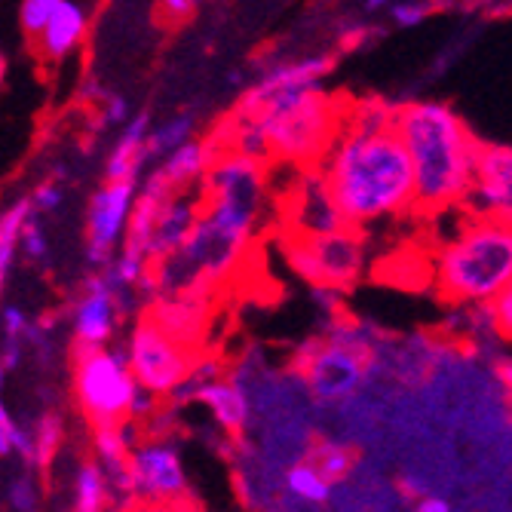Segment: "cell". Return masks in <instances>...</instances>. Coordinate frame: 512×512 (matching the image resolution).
Listing matches in <instances>:
<instances>
[{"instance_id":"6da1fadb","label":"cell","mask_w":512,"mask_h":512,"mask_svg":"<svg viewBox=\"0 0 512 512\" xmlns=\"http://www.w3.org/2000/svg\"><path fill=\"white\" fill-rule=\"evenodd\" d=\"M319 172L353 230L417 212V172L396 126L362 129L344 123Z\"/></svg>"},{"instance_id":"9c48e42d","label":"cell","mask_w":512,"mask_h":512,"mask_svg":"<svg viewBox=\"0 0 512 512\" xmlns=\"http://www.w3.org/2000/svg\"><path fill=\"white\" fill-rule=\"evenodd\" d=\"M283 255L292 273H298L304 283L325 292H347L359 283L365 270V237L353 227L319 237L289 234L283 240Z\"/></svg>"},{"instance_id":"8992f818","label":"cell","mask_w":512,"mask_h":512,"mask_svg":"<svg viewBox=\"0 0 512 512\" xmlns=\"http://www.w3.org/2000/svg\"><path fill=\"white\" fill-rule=\"evenodd\" d=\"M378 341L368 338L365 325L335 319L322 338L304 344L295 356V378L307 387L313 402L341 405L353 399L375 371Z\"/></svg>"},{"instance_id":"8fae6325","label":"cell","mask_w":512,"mask_h":512,"mask_svg":"<svg viewBox=\"0 0 512 512\" xmlns=\"http://www.w3.org/2000/svg\"><path fill=\"white\" fill-rule=\"evenodd\" d=\"M138 203V181H105L86 206V261L92 270H108L123 249L132 212Z\"/></svg>"},{"instance_id":"ffe728a7","label":"cell","mask_w":512,"mask_h":512,"mask_svg":"<svg viewBox=\"0 0 512 512\" xmlns=\"http://www.w3.org/2000/svg\"><path fill=\"white\" fill-rule=\"evenodd\" d=\"M335 482L325 479L319 470H316V463L304 454L301 460H295L292 467L283 473V491L301 503V506H310V509H319V506H329L332 497H335Z\"/></svg>"},{"instance_id":"83f0119b","label":"cell","mask_w":512,"mask_h":512,"mask_svg":"<svg viewBox=\"0 0 512 512\" xmlns=\"http://www.w3.org/2000/svg\"><path fill=\"white\" fill-rule=\"evenodd\" d=\"M491 310V325H494V335L500 338V341H509L512 344V286L494 301V307H488Z\"/></svg>"},{"instance_id":"e0dca14e","label":"cell","mask_w":512,"mask_h":512,"mask_svg":"<svg viewBox=\"0 0 512 512\" xmlns=\"http://www.w3.org/2000/svg\"><path fill=\"white\" fill-rule=\"evenodd\" d=\"M218 145L209 142H188L184 148H178L175 154H169L166 160H160L157 169L148 172V178H154L160 188H166L169 194H188L203 188V181L215 163Z\"/></svg>"},{"instance_id":"7402d4cb","label":"cell","mask_w":512,"mask_h":512,"mask_svg":"<svg viewBox=\"0 0 512 512\" xmlns=\"http://www.w3.org/2000/svg\"><path fill=\"white\" fill-rule=\"evenodd\" d=\"M194 132H197V117L191 111L175 114L172 120H166L163 126L151 129L148 138V157L151 160H166L169 154H175L178 148H184L188 142H194Z\"/></svg>"},{"instance_id":"3957f363","label":"cell","mask_w":512,"mask_h":512,"mask_svg":"<svg viewBox=\"0 0 512 512\" xmlns=\"http://www.w3.org/2000/svg\"><path fill=\"white\" fill-rule=\"evenodd\" d=\"M433 286L451 307H494L512 286V224L467 212L436 249Z\"/></svg>"},{"instance_id":"603a6c76","label":"cell","mask_w":512,"mask_h":512,"mask_svg":"<svg viewBox=\"0 0 512 512\" xmlns=\"http://www.w3.org/2000/svg\"><path fill=\"white\" fill-rule=\"evenodd\" d=\"M307 457L316 463V470L329 482H335V485H341L356 470V454L344 442H338V439H316L310 445Z\"/></svg>"},{"instance_id":"d4e9b609","label":"cell","mask_w":512,"mask_h":512,"mask_svg":"<svg viewBox=\"0 0 512 512\" xmlns=\"http://www.w3.org/2000/svg\"><path fill=\"white\" fill-rule=\"evenodd\" d=\"M7 500H10V509L13 512H37L40 503H43V491H40V476L34 470H25L10 479L7 485Z\"/></svg>"},{"instance_id":"9a60e30c","label":"cell","mask_w":512,"mask_h":512,"mask_svg":"<svg viewBox=\"0 0 512 512\" xmlns=\"http://www.w3.org/2000/svg\"><path fill=\"white\" fill-rule=\"evenodd\" d=\"M335 68L332 56H307V59H292V62H279L261 74V80L240 96L237 111H252L273 96H283V92H304V89H319V80Z\"/></svg>"},{"instance_id":"cb8c5ba5","label":"cell","mask_w":512,"mask_h":512,"mask_svg":"<svg viewBox=\"0 0 512 512\" xmlns=\"http://www.w3.org/2000/svg\"><path fill=\"white\" fill-rule=\"evenodd\" d=\"M31 436H34V470L37 473L50 470V463L56 460L65 439V421L56 411H43L31 427Z\"/></svg>"},{"instance_id":"52a82bcc","label":"cell","mask_w":512,"mask_h":512,"mask_svg":"<svg viewBox=\"0 0 512 512\" xmlns=\"http://www.w3.org/2000/svg\"><path fill=\"white\" fill-rule=\"evenodd\" d=\"M120 509L132 503L148 506H172V503H194L191 479L184 470V460L172 436L151 433L135 442L126 467L111 479Z\"/></svg>"},{"instance_id":"484cf974","label":"cell","mask_w":512,"mask_h":512,"mask_svg":"<svg viewBox=\"0 0 512 512\" xmlns=\"http://www.w3.org/2000/svg\"><path fill=\"white\" fill-rule=\"evenodd\" d=\"M62 0H22L19 4V25L28 37H40L46 31V25H50V19L56 16Z\"/></svg>"},{"instance_id":"d6a6232c","label":"cell","mask_w":512,"mask_h":512,"mask_svg":"<svg viewBox=\"0 0 512 512\" xmlns=\"http://www.w3.org/2000/svg\"><path fill=\"white\" fill-rule=\"evenodd\" d=\"M411 512H454V506H451L448 497H442L436 491H427V494H421L411 503Z\"/></svg>"},{"instance_id":"d6986e66","label":"cell","mask_w":512,"mask_h":512,"mask_svg":"<svg viewBox=\"0 0 512 512\" xmlns=\"http://www.w3.org/2000/svg\"><path fill=\"white\" fill-rule=\"evenodd\" d=\"M83 34H86V10L74 4V0H62L46 31L37 37V46L50 62H59L68 53H74V46H80Z\"/></svg>"},{"instance_id":"4fadbf2b","label":"cell","mask_w":512,"mask_h":512,"mask_svg":"<svg viewBox=\"0 0 512 512\" xmlns=\"http://www.w3.org/2000/svg\"><path fill=\"white\" fill-rule=\"evenodd\" d=\"M463 209L479 218L512 224V148L509 145H482L473 191Z\"/></svg>"},{"instance_id":"5bb4252c","label":"cell","mask_w":512,"mask_h":512,"mask_svg":"<svg viewBox=\"0 0 512 512\" xmlns=\"http://www.w3.org/2000/svg\"><path fill=\"white\" fill-rule=\"evenodd\" d=\"M286 221H289V234H298V237H319V234H332V230L347 227L319 169H307L298 178V184L289 194Z\"/></svg>"},{"instance_id":"277c9868","label":"cell","mask_w":512,"mask_h":512,"mask_svg":"<svg viewBox=\"0 0 512 512\" xmlns=\"http://www.w3.org/2000/svg\"><path fill=\"white\" fill-rule=\"evenodd\" d=\"M249 120L270 151V160L295 163L301 169H319L344 129V114L322 89L283 92L252 111H234Z\"/></svg>"},{"instance_id":"7c38bea8","label":"cell","mask_w":512,"mask_h":512,"mask_svg":"<svg viewBox=\"0 0 512 512\" xmlns=\"http://www.w3.org/2000/svg\"><path fill=\"white\" fill-rule=\"evenodd\" d=\"M172 399L203 405L215 421V427L230 442H240L249 433L252 417H255V402H252L249 387L234 375H221L218 368H212V362H203V359L191 375V381L184 384Z\"/></svg>"},{"instance_id":"ba28073f","label":"cell","mask_w":512,"mask_h":512,"mask_svg":"<svg viewBox=\"0 0 512 512\" xmlns=\"http://www.w3.org/2000/svg\"><path fill=\"white\" fill-rule=\"evenodd\" d=\"M123 353L129 359L138 387L148 390L160 402L172 399L191 381V375L200 365L197 350L178 341L172 332H166L151 313H142L132 322Z\"/></svg>"},{"instance_id":"e575fe53","label":"cell","mask_w":512,"mask_h":512,"mask_svg":"<svg viewBox=\"0 0 512 512\" xmlns=\"http://www.w3.org/2000/svg\"><path fill=\"white\" fill-rule=\"evenodd\" d=\"M393 4H399V0H365L368 10H381V7H393Z\"/></svg>"},{"instance_id":"836d02e7","label":"cell","mask_w":512,"mask_h":512,"mask_svg":"<svg viewBox=\"0 0 512 512\" xmlns=\"http://www.w3.org/2000/svg\"><path fill=\"white\" fill-rule=\"evenodd\" d=\"M120 512H203L197 503H172V506H148V503H132Z\"/></svg>"},{"instance_id":"4dcf8cb0","label":"cell","mask_w":512,"mask_h":512,"mask_svg":"<svg viewBox=\"0 0 512 512\" xmlns=\"http://www.w3.org/2000/svg\"><path fill=\"white\" fill-rule=\"evenodd\" d=\"M102 102H105V111H102L105 123H111V126H126L129 123V102L123 96H117V92H105Z\"/></svg>"},{"instance_id":"f546056e","label":"cell","mask_w":512,"mask_h":512,"mask_svg":"<svg viewBox=\"0 0 512 512\" xmlns=\"http://www.w3.org/2000/svg\"><path fill=\"white\" fill-rule=\"evenodd\" d=\"M393 13V22L402 25V28H411V25H421L430 13L427 4H421V0H399V4L390 7Z\"/></svg>"},{"instance_id":"2e32d148","label":"cell","mask_w":512,"mask_h":512,"mask_svg":"<svg viewBox=\"0 0 512 512\" xmlns=\"http://www.w3.org/2000/svg\"><path fill=\"white\" fill-rule=\"evenodd\" d=\"M203 218V194L200 191H188V194H175L157 215L154 230H151V261L154 267L172 255H178L188 240L194 237V230Z\"/></svg>"},{"instance_id":"5b68a950","label":"cell","mask_w":512,"mask_h":512,"mask_svg":"<svg viewBox=\"0 0 512 512\" xmlns=\"http://www.w3.org/2000/svg\"><path fill=\"white\" fill-rule=\"evenodd\" d=\"M71 396L92 430L135 424L160 405V399L138 387L126 353L114 347L71 350Z\"/></svg>"},{"instance_id":"1f68e13d","label":"cell","mask_w":512,"mask_h":512,"mask_svg":"<svg viewBox=\"0 0 512 512\" xmlns=\"http://www.w3.org/2000/svg\"><path fill=\"white\" fill-rule=\"evenodd\" d=\"M197 4L200 0H160V16L169 22H181L197 13Z\"/></svg>"},{"instance_id":"ac0fdd59","label":"cell","mask_w":512,"mask_h":512,"mask_svg":"<svg viewBox=\"0 0 512 512\" xmlns=\"http://www.w3.org/2000/svg\"><path fill=\"white\" fill-rule=\"evenodd\" d=\"M148 138H151V117L148 114H138L132 117L120 135H117V145L108 154L105 163V181H138L142 178L148 157Z\"/></svg>"},{"instance_id":"4316f807","label":"cell","mask_w":512,"mask_h":512,"mask_svg":"<svg viewBox=\"0 0 512 512\" xmlns=\"http://www.w3.org/2000/svg\"><path fill=\"white\" fill-rule=\"evenodd\" d=\"M19 258L31 261V264H46L50 261V240H46V230L40 224V218H31L28 227L22 230V240H19Z\"/></svg>"},{"instance_id":"44dd1931","label":"cell","mask_w":512,"mask_h":512,"mask_svg":"<svg viewBox=\"0 0 512 512\" xmlns=\"http://www.w3.org/2000/svg\"><path fill=\"white\" fill-rule=\"evenodd\" d=\"M31 218H40L37 209H34V203H31V194L16 197L4 209V215H0V279H4V283H10V276H13L22 230L28 227Z\"/></svg>"},{"instance_id":"f1b7e54d","label":"cell","mask_w":512,"mask_h":512,"mask_svg":"<svg viewBox=\"0 0 512 512\" xmlns=\"http://www.w3.org/2000/svg\"><path fill=\"white\" fill-rule=\"evenodd\" d=\"M62 188L56 181H40L37 188H34V194H31V203H34V209H37V215H53L59 206H62Z\"/></svg>"},{"instance_id":"7a4b0ae2","label":"cell","mask_w":512,"mask_h":512,"mask_svg":"<svg viewBox=\"0 0 512 512\" xmlns=\"http://www.w3.org/2000/svg\"><path fill=\"white\" fill-rule=\"evenodd\" d=\"M396 132L417 172V212L467 206L482 142L448 105L408 102L396 111Z\"/></svg>"},{"instance_id":"30bf717a","label":"cell","mask_w":512,"mask_h":512,"mask_svg":"<svg viewBox=\"0 0 512 512\" xmlns=\"http://www.w3.org/2000/svg\"><path fill=\"white\" fill-rule=\"evenodd\" d=\"M129 295L108 276V270H92L68 310L71 350H102L123 329Z\"/></svg>"}]
</instances>
